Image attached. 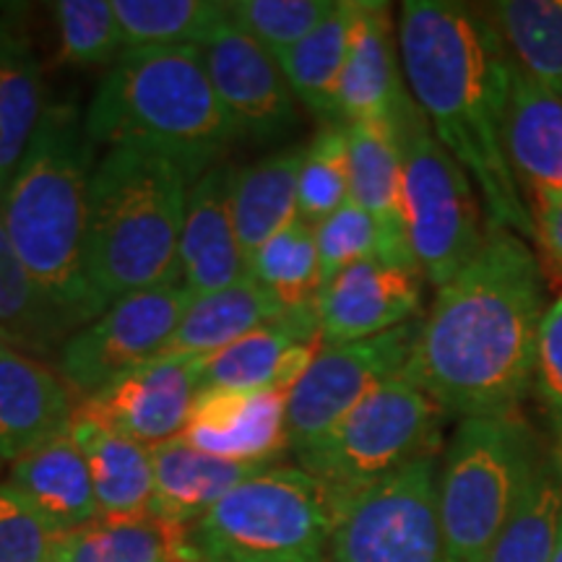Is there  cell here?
I'll list each match as a JSON object with an SVG mask.
<instances>
[{
  "label": "cell",
  "instance_id": "obj_1",
  "mask_svg": "<svg viewBox=\"0 0 562 562\" xmlns=\"http://www.w3.org/2000/svg\"><path fill=\"white\" fill-rule=\"evenodd\" d=\"M547 307L524 237L490 227L476 256L440 286L402 375L446 414H513L537 385Z\"/></svg>",
  "mask_w": 562,
  "mask_h": 562
},
{
  "label": "cell",
  "instance_id": "obj_2",
  "mask_svg": "<svg viewBox=\"0 0 562 562\" xmlns=\"http://www.w3.org/2000/svg\"><path fill=\"white\" fill-rule=\"evenodd\" d=\"M398 55L412 100L480 191L490 227L537 243L531 203L505 149L513 66L480 5L409 0Z\"/></svg>",
  "mask_w": 562,
  "mask_h": 562
},
{
  "label": "cell",
  "instance_id": "obj_3",
  "mask_svg": "<svg viewBox=\"0 0 562 562\" xmlns=\"http://www.w3.org/2000/svg\"><path fill=\"white\" fill-rule=\"evenodd\" d=\"M193 178L178 161L110 149L89 182L83 281L91 315L131 294L180 284V235Z\"/></svg>",
  "mask_w": 562,
  "mask_h": 562
},
{
  "label": "cell",
  "instance_id": "obj_4",
  "mask_svg": "<svg viewBox=\"0 0 562 562\" xmlns=\"http://www.w3.org/2000/svg\"><path fill=\"white\" fill-rule=\"evenodd\" d=\"M91 144L159 154L193 182L240 138L211 87L199 45L125 50L83 112Z\"/></svg>",
  "mask_w": 562,
  "mask_h": 562
},
{
  "label": "cell",
  "instance_id": "obj_5",
  "mask_svg": "<svg viewBox=\"0 0 562 562\" xmlns=\"http://www.w3.org/2000/svg\"><path fill=\"white\" fill-rule=\"evenodd\" d=\"M94 144L74 104H47L30 149L0 199V222L40 290L81 326L94 321L83 281Z\"/></svg>",
  "mask_w": 562,
  "mask_h": 562
},
{
  "label": "cell",
  "instance_id": "obj_6",
  "mask_svg": "<svg viewBox=\"0 0 562 562\" xmlns=\"http://www.w3.org/2000/svg\"><path fill=\"white\" fill-rule=\"evenodd\" d=\"M339 501L300 467H271L227 492L182 537L188 562H328Z\"/></svg>",
  "mask_w": 562,
  "mask_h": 562
},
{
  "label": "cell",
  "instance_id": "obj_7",
  "mask_svg": "<svg viewBox=\"0 0 562 562\" xmlns=\"http://www.w3.org/2000/svg\"><path fill=\"white\" fill-rule=\"evenodd\" d=\"M539 435L518 412L456 427L438 476L448 562H474L497 537L544 461Z\"/></svg>",
  "mask_w": 562,
  "mask_h": 562
},
{
  "label": "cell",
  "instance_id": "obj_8",
  "mask_svg": "<svg viewBox=\"0 0 562 562\" xmlns=\"http://www.w3.org/2000/svg\"><path fill=\"white\" fill-rule=\"evenodd\" d=\"M396 128L404 157L406 240L422 277L440 290L482 248L487 227H482L480 195L414 100L402 110Z\"/></svg>",
  "mask_w": 562,
  "mask_h": 562
},
{
  "label": "cell",
  "instance_id": "obj_9",
  "mask_svg": "<svg viewBox=\"0 0 562 562\" xmlns=\"http://www.w3.org/2000/svg\"><path fill=\"white\" fill-rule=\"evenodd\" d=\"M442 412L404 375L368 393L331 432L294 453L336 501L355 495L438 446Z\"/></svg>",
  "mask_w": 562,
  "mask_h": 562
},
{
  "label": "cell",
  "instance_id": "obj_10",
  "mask_svg": "<svg viewBox=\"0 0 562 562\" xmlns=\"http://www.w3.org/2000/svg\"><path fill=\"white\" fill-rule=\"evenodd\" d=\"M438 476L432 451L339 501L328 562H448Z\"/></svg>",
  "mask_w": 562,
  "mask_h": 562
},
{
  "label": "cell",
  "instance_id": "obj_11",
  "mask_svg": "<svg viewBox=\"0 0 562 562\" xmlns=\"http://www.w3.org/2000/svg\"><path fill=\"white\" fill-rule=\"evenodd\" d=\"M191 302V292L182 284L117 300L60 344L58 372L63 381L79 402L121 381L165 351Z\"/></svg>",
  "mask_w": 562,
  "mask_h": 562
},
{
  "label": "cell",
  "instance_id": "obj_12",
  "mask_svg": "<svg viewBox=\"0 0 562 562\" xmlns=\"http://www.w3.org/2000/svg\"><path fill=\"white\" fill-rule=\"evenodd\" d=\"M422 328V318L364 341L318 349L286 402L292 453L334 430L378 385L402 375Z\"/></svg>",
  "mask_w": 562,
  "mask_h": 562
},
{
  "label": "cell",
  "instance_id": "obj_13",
  "mask_svg": "<svg viewBox=\"0 0 562 562\" xmlns=\"http://www.w3.org/2000/svg\"><path fill=\"white\" fill-rule=\"evenodd\" d=\"M209 355L161 351L121 381L81 398L76 417L154 448L186 430Z\"/></svg>",
  "mask_w": 562,
  "mask_h": 562
},
{
  "label": "cell",
  "instance_id": "obj_14",
  "mask_svg": "<svg viewBox=\"0 0 562 562\" xmlns=\"http://www.w3.org/2000/svg\"><path fill=\"white\" fill-rule=\"evenodd\" d=\"M201 53L211 87L240 138L277 140L297 125V100L277 58L245 34L229 13L203 42Z\"/></svg>",
  "mask_w": 562,
  "mask_h": 562
},
{
  "label": "cell",
  "instance_id": "obj_15",
  "mask_svg": "<svg viewBox=\"0 0 562 562\" xmlns=\"http://www.w3.org/2000/svg\"><path fill=\"white\" fill-rule=\"evenodd\" d=\"M422 281L417 266L381 256L339 271L315 300L321 344L364 341L414 321L422 307Z\"/></svg>",
  "mask_w": 562,
  "mask_h": 562
},
{
  "label": "cell",
  "instance_id": "obj_16",
  "mask_svg": "<svg viewBox=\"0 0 562 562\" xmlns=\"http://www.w3.org/2000/svg\"><path fill=\"white\" fill-rule=\"evenodd\" d=\"M286 391H203L178 438L227 461L273 467L290 446Z\"/></svg>",
  "mask_w": 562,
  "mask_h": 562
},
{
  "label": "cell",
  "instance_id": "obj_17",
  "mask_svg": "<svg viewBox=\"0 0 562 562\" xmlns=\"http://www.w3.org/2000/svg\"><path fill=\"white\" fill-rule=\"evenodd\" d=\"M323 347L315 307L286 313L229 347L206 357L203 391H286L290 393Z\"/></svg>",
  "mask_w": 562,
  "mask_h": 562
},
{
  "label": "cell",
  "instance_id": "obj_18",
  "mask_svg": "<svg viewBox=\"0 0 562 562\" xmlns=\"http://www.w3.org/2000/svg\"><path fill=\"white\" fill-rule=\"evenodd\" d=\"M232 182L235 170L216 165L188 191L180 235V281L193 300L248 279V258L232 214Z\"/></svg>",
  "mask_w": 562,
  "mask_h": 562
},
{
  "label": "cell",
  "instance_id": "obj_19",
  "mask_svg": "<svg viewBox=\"0 0 562 562\" xmlns=\"http://www.w3.org/2000/svg\"><path fill=\"white\" fill-rule=\"evenodd\" d=\"M409 100L391 5L357 0L355 32L336 97V121L347 125L396 123Z\"/></svg>",
  "mask_w": 562,
  "mask_h": 562
},
{
  "label": "cell",
  "instance_id": "obj_20",
  "mask_svg": "<svg viewBox=\"0 0 562 562\" xmlns=\"http://www.w3.org/2000/svg\"><path fill=\"white\" fill-rule=\"evenodd\" d=\"M76 393L58 370L34 355L0 344V461L13 463L76 417Z\"/></svg>",
  "mask_w": 562,
  "mask_h": 562
},
{
  "label": "cell",
  "instance_id": "obj_21",
  "mask_svg": "<svg viewBox=\"0 0 562 562\" xmlns=\"http://www.w3.org/2000/svg\"><path fill=\"white\" fill-rule=\"evenodd\" d=\"M347 140L351 201L381 227L383 258L417 266L406 240L404 157L396 123H349Z\"/></svg>",
  "mask_w": 562,
  "mask_h": 562
},
{
  "label": "cell",
  "instance_id": "obj_22",
  "mask_svg": "<svg viewBox=\"0 0 562 562\" xmlns=\"http://www.w3.org/2000/svg\"><path fill=\"white\" fill-rule=\"evenodd\" d=\"M505 149L531 211L562 199V97L516 70Z\"/></svg>",
  "mask_w": 562,
  "mask_h": 562
},
{
  "label": "cell",
  "instance_id": "obj_23",
  "mask_svg": "<svg viewBox=\"0 0 562 562\" xmlns=\"http://www.w3.org/2000/svg\"><path fill=\"white\" fill-rule=\"evenodd\" d=\"M151 463L154 497L149 513L180 529L199 521L237 484L271 469L203 453L182 438L154 446Z\"/></svg>",
  "mask_w": 562,
  "mask_h": 562
},
{
  "label": "cell",
  "instance_id": "obj_24",
  "mask_svg": "<svg viewBox=\"0 0 562 562\" xmlns=\"http://www.w3.org/2000/svg\"><path fill=\"white\" fill-rule=\"evenodd\" d=\"M11 484L34 505L55 537L102 516L87 461L70 430L13 461Z\"/></svg>",
  "mask_w": 562,
  "mask_h": 562
},
{
  "label": "cell",
  "instance_id": "obj_25",
  "mask_svg": "<svg viewBox=\"0 0 562 562\" xmlns=\"http://www.w3.org/2000/svg\"><path fill=\"white\" fill-rule=\"evenodd\" d=\"M68 430L87 461L102 516H138L151 510V448L83 417H74Z\"/></svg>",
  "mask_w": 562,
  "mask_h": 562
},
{
  "label": "cell",
  "instance_id": "obj_26",
  "mask_svg": "<svg viewBox=\"0 0 562 562\" xmlns=\"http://www.w3.org/2000/svg\"><path fill=\"white\" fill-rule=\"evenodd\" d=\"M305 146H292L235 170L232 214L245 258L297 220V180Z\"/></svg>",
  "mask_w": 562,
  "mask_h": 562
},
{
  "label": "cell",
  "instance_id": "obj_27",
  "mask_svg": "<svg viewBox=\"0 0 562 562\" xmlns=\"http://www.w3.org/2000/svg\"><path fill=\"white\" fill-rule=\"evenodd\" d=\"M186 529L154 513L97 516L79 529L58 533L50 562H188Z\"/></svg>",
  "mask_w": 562,
  "mask_h": 562
},
{
  "label": "cell",
  "instance_id": "obj_28",
  "mask_svg": "<svg viewBox=\"0 0 562 562\" xmlns=\"http://www.w3.org/2000/svg\"><path fill=\"white\" fill-rule=\"evenodd\" d=\"M281 315L286 311L277 294L248 277L227 290L193 300L165 351L214 355Z\"/></svg>",
  "mask_w": 562,
  "mask_h": 562
},
{
  "label": "cell",
  "instance_id": "obj_29",
  "mask_svg": "<svg viewBox=\"0 0 562 562\" xmlns=\"http://www.w3.org/2000/svg\"><path fill=\"white\" fill-rule=\"evenodd\" d=\"M45 108L37 55L13 26H0V199L30 149Z\"/></svg>",
  "mask_w": 562,
  "mask_h": 562
},
{
  "label": "cell",
  "instance_id": "obj_30",
  "mask_svg": "<svg viewBox=\"0 0 562 562\" xmlns=\"http://www.w3.org/2000/svg\"><path fill=\"white\" fill-rule=\"evenodd\" d=\"M355 16L357 0H336L334 11L277 60L294 100L328 123L336 121V97L347 66Z\"/></svg>",
  "mask_w": 562,
  "mask_h": 562
},
{
  "label": "cell",
  "instance_id": "obj_31",
  "mask_svg": "<svg viewBox=\"0 0 562 562\" xmlns=\"http://www.w3.org/2000/svg\"><path fill=\"white\" fill-rule=\"evenodd\" d=\"M516 74L562 97V0L482 3Z\"/></svg>",
  "mask_w": 562,
  "mask_h": 562
},
{
  "label": "cell",
  "instance_id": "obj_32",
  "mask_svg": "<svg viewBox=\"0 0 562 562\" xmlns=\"http://www.w3.org/2000/svg\"><path fill=\"white\" fill-rule=\"evenodd\" d=\"M74 331H79V323L40 290L13 252L0 222V344L26 355H47L60 349Z\"/></svg>",
  "mask_w": 562,
  "mask_h": 562
},
{
  "label": "cell",
  "instance_id": "obj_33",
  "mask_svg": "<svg viewBox=\"0 0 562 562\" xmlns=\"http://www.w3.org/2000/svg\"><path fill=\"white\" fill-rule=\"evenodd\" d=\"M562 521V459L547 453L521 503L474 562H552Z\"/></svg>",
  "mask_w": 562,
  "mask_h": 562
},
{
  "label": "cell",
  "instance_id": "obj_34",
  "mask_svg": "<svg viewBox=\"0 0 562 562\" xmlns=\"http://www.w3.org/2000/svg\"><path fill=\"white\" fill-rule=\"evenodd\" d=\"M125 50L203 45L227 19L220 0H112Z\"/></svg>",
  "mask_w": 562,
  "mask_h": 562
},
{
  "label": "cell",
  "instance_id": "obj_35",
  "mask_svg": "<svg viewBox=\"0 0 562 562\" xmlns=\"http://www.w3.org/2000/svg\"><path fill=\"white\" fill-rule=\"evenodd\" d=\"M248 277L277 294L286 313L311 311L321 292L315 229L294 220L248 258Z\"/></svg>",
  "mask_w": 562,
  "mask_h": 562
},
{
  "label": "cell",
  "instance_id": "obj_36",
  "mask_svg": "<svg viewBox=\"0 0 562 562\" xmlns=\"http://www.w3.org/2000/svg\"><path fill=\"white\" fill-rule=\"evenodd\" d=\"M351 201L347 123L331 121L305 146L297 180V220L318 227Z\"/></svg>",
  "mask_w": 562,
  "mask_h": 562
},
{
  "label": "cell",
  "instance_id": "obj_37",
  "mask_svg": "<svg viewBox=\"0 0 562 562\" xmlns=\"http://www.w3.org/2000/svg\"><path fill=\"white\" fill-rule=\"evenodd\" d=\"M53 13L68 66H112L125 53L112 0H58Z\"/></svg>",
  "mask_w": 562,
  "mask_h": 562
},
{
  "label": "cell",
  "instance_id": "obj_38",
  "mask_svg": "<svg viewBox=\"0 0 562 562\" xmlns=\"http://www.w3.org/2000/svg\"><path fill=\"white\" fill-rule=\"evenodd\" d=\"M336 0H232L229 16L266 53L281 58L334 11Z\"/></svg>",
  "mask_w": 562,
  "mask_h": 562
},
{
  "label": "cell",
  "instance_id": "obj_39",
  "mask_svg": "<svg viewBox=\"0 0 562 562\" xmlns=\"http://www.w3.org/2000/svg\"><path fill=\"white\" fill-rule=\"evenodd\" d=\"M315 248H318L321 281L328 284L336 273L364 258H383V235L368 211L349 201L315 227Z\"/></svg>",
  "mask_w": 562,
  "mask_h": 562
},
{
  "label": "cell",
  "instance_id": "obj_40",
  "mask_svg": "<svg viewBox=\"0 0 562 562\" xmlns=\"http://www.w3.org/2000/svg\"><path fill=\"white\" fill-rule=\"evenodd\" d=\"M55 531L11 482L0 484V562H50Z\"/></svg>",
  "mask_w": 562,
  "mask_h": 562
},
{
  "label": "cell",
  "instance_id": "obj_41",
  "mask_svg": "<svg viewBox=\"0 0 562 562\" xmlns=\"http://www.w3.org/2000/svg\"><path fill=\"white\" fill-rule=\"evenodd\" d=\"M537 385L542 393L547 409L562 425V294L547 307L542 336H539Z\"/></svg>",
  "mask_w": 562,
  "mask_h": 562
},
{
  "label": "cell",
  "instance_id": "obj_42",
  "mask_svg": "<svg viewBox=\"0 0 562 562\" xmlns=\"http://www.w3.org/2000/svg\"><path fill=\"white\" fill-rule=\"evenodd\" d=\"M533 224H537V245L547 269L562 279V199L533 209Z\"/></svg>",
  "mask_w": 562,
  "mask_h": 562
},
{
  "label": "cell",
  "instance_id": "obj_43",
  "mask_svg": "<svg viewBox=\"0 0 562 562\" xmlns=\"http://www.w3.org/2000/svg\"><path fill=\"white\" fill-rule=\"evenodd\" d=\"M11 9L9 5H0V26H11Z\"/></svg>",
  "mask_w": 562,
  "mask_h": 562
},
{
  "label": "cell",
  "instance_id": "obj_44",
  "mask_svg": "<svg viewBox=\"0 0 562 562\" xmlns=\"http://www.w3.org/2000/svg\"><path fill=\"white\" fill-rule=\"evenodd\" d=\"M552 562H562V521H560V537H558V547H554Z\"/></svg>",
  "mask_w": 562,
  "mask_h": 562
},
{
  "label": "cell",
  "instance_id": "obj_45",
  "mask_svg": "<svg viewBox=\"0 0 562 562\" xmlns=\"http://www.w3.org/2000/svg\"><path fill=\"white\" fill-rule=\"evenodd\" d=\"M0 467H3V461H0Z\"/></svg>",
  "mask_w": 562,
  "mask_h": 562
}]
</instances>
